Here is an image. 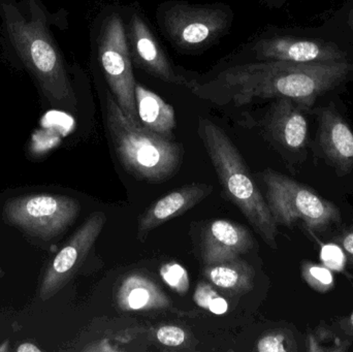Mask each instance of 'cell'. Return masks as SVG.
I'll use <instances>...</instances> for the list:
<instances>
[{"label":"cell","mask_w":353,"mask_h":352,"mask_svg":"<svg viewBox=\"0 0 353 352\" xmlns=\"http://www.w3.org/2000/svg\"><path fill=\"white\" fill-rule=\"evenodd\" d=\"M353 78L347 61L294 63L261 60L222 70L205 83H191L193 94L216 105H248L256 99H290L309 110L321 95Z\"/></svg>","instance_id":"obj_1"},{"label":"cell","mask_w":353,"mask_h":352,"mask_svg":"<svg viewBox=\"0 0 353 352\" xmlns=\"http://www.w3.org/2000/svg\"><path fill=\"white\" fill-rule=\"evenodd\" d=\"M197 132L226 196L240 209L263 241L276 249L277 223L234 143L222 128L207 118H199Z\"/></svg>","instance_id":"obj_2"},{"label":"cell","mask_w":353,"mask_h":352,"mask_svg":"<svg viewBox=\"0 0 353 352\" xmlns=\"http://www.w3.org/2000/svg\"><path fill=\"white\" fill-rule=\"evenodd\" d=\"M105 119L116 155L130 175L143 181L159 183L178 172L182 161L180 145L132 121L110 93L107 94Z\"/></svg>","instance_id":"obj_3"},{"label":"cell","mask_w":353,"mask_h":352,"mask_svg":"<svg viewBox=\"0 0 353 352\" xmlns=\"http://www.w3.org/2000/svg\"><path fill=\"white\" fill-rule=\"evenodd\" d=\"M261 177L276 223L290 227L301 221L313 231H323L341 220L339 208L334 203L292 178L270 169L263 171Z\"/></svg>","instance_id":"obj_4"},{"label":"cell","mask_w":353,"mask_h":352,"mask_svg":"<svg viewBox=\"0 0 353 352\" xmlns=\"http://www.w3.org/2000/svg\"><path fill=\"white\" fill-rule=\"evenodd\" d=\"M234 20L232 10L223 4H171L161 10L159 23L167 37L183 50H199L223 35Z\"/></svg>","instance_id":"obj_5"},{"label":"cell","mask_w":353,"mask_h":352,"mask_svg":"<svg viewBox=\"0 0 353 352\" xmlns=\"http://www.w3.org/2000/svg\"><path fill=\"white\" fill-rule=\"evenodd\" d=\"M99 59L114 99L132 121L141 123L130 45L123 21L118 14L108 17L103 23L99 39Z\"/></svg>","instance_id":"obj_6"},{"label":"cell","mask_w":353,"mask_h":352,"mask_svg":"<svg viewBox=\"0 0 353 352\" xmlns=\"http://www.w3.org/2000/svg\"><path fill=\"white\" fill-rule=\"evenodd\" d=\"M79 202L62 196H26L6 205L8 220L25 231L50 239L74 222L80 213Z\"/></svg>","instance_id":"obj_7"},{"label":"cell","mask_w":353,"mask_h":352,"mask_svg":"<svg viewBox=\"0 0 353 352\" xmlns=\"http://www.w3.org/2000/svg\"><path fill=\"white\" fill-rule=\"evenodd\" d=\"M105 222V213H95L76 231L48 269L41 284V299L47 300L55 295L74 276L103 231Z\"/></svg>","instance_id":"obj_8"},{"label":"cell","mask_w":353,"mask_h":352,"mask_svg":"<svg viewBox=\"0 0 353 352\" xmlns=\"http://www.w3.org/2000/svg\"><path fill=\"white\" fill-rule=\"evenodd\" d=\"M10 30L25 57L30 60L31 65L43 76L53 96L61 101L72 99V88L61 60L52 43L28 25L12 24Z\"/></svg>","instance_id":"obj_9"},{"label":"cell","mask_w":353,"mask_h":352,"mask_svg":"<svg viewBox=\"0 0 353 352\" xmlns=\"http://www.w3.org/2000/svg\"><path fill=\"white\" fill-rule=\"evenodd\" d=\"M257 59L294 63L347 61V54L323 39L273 37L261 39L253 47Z\"/></svg>","instance_id":"obj_10"},{"label":"cell","mask_w":353,"mask_h":352,"mask_svg":"<svg viewBox=\"0 0 353 352\" xmlns=\"http://www.w3.org/2000/svg\"><path fill=\"white\" fill-rule=\"evenodd\" d=\"M128 45L136 63L145 72L163 82L190 88L191 83L176 74L152 31L144 19L136 12L130 18Z\"/></svg>","instance_id":"obj_11"},{"label":"cell","mask_w":353,"mask_h":352,"mask_svg":"<svg viewBox=\"0 0 353 352\" xmlns=\"http://www.w3.org/2000/svg\"><path fill=\"white\" fill-rule=\"evenodd\" d=\"M319 140L325 158L345 175L353 169V132L333 105L319 109Z\"/></svg>","instance_id":"obj_12"},{"label":"cell","mask_w":353,"mask_h":352,"mask_svg":"<svg viewBox=\"0 0 353 352\" xmlns=\"http://www.w3.org/2000/svg\"><path fill=\"white\" fill-rule=\"evenodd\" d=\"M254 247V239L246 227L228 219L212 221L203 237L205 265L239 258Z\"/></svg>","instance_id":"obj_13"},{"label":"cell","mask_w":353,"mask_h":352,"mask_svg":"<svg viewBox=\"0 0 353 352\" xmlns=\"http://www.w3.org/2000/svg\"><path fill=\"white\" fill-rule=\"evenodd\" d=\"M265 127L272 138L290 151H301L308 143V123L303 110L284 97L275 99L265 116Z\"/></svg>","instance_id":"obj_14"},{"label":"cell","mask_w":353,"mask_h":352,"mask_svg":"<svg viewBox=\"0 0 353 352\" xmlns=\"http://www.w3.org/2000/svg\"><path fill=\"white\" fill-rule=\"evenodd\" d=\"M212 191L213 186L194 183L182 186L179 189L170 192L155 202L143 215L139 223V238L145 239L148 233L159 225L179 215L184 214L189 209L209 196Z\"/></svg>","instance_id":"obj_15"},{"label":"cell","mask_w":353,"mask_h":352,"mask_svg":"<svg viewBox=\"0 0 353 352\" xmlns=\"http://www.w3.org/2000/svg\"><path fill=\"white\" fill-rule=\"evenodd\" d=\"M118 307L125 312L149 311L171 307L172 300L148 277L139 273L128 275L116 295Z\"/></svg>","instance_id":"obj_16"},{"label":"cell","mask_w":353,"mask_h":352,"mask_svg":"<svg viewBox=\"0 0 353 352\" xmlns=\"http://www.w3.org/2000/svg\"><path fill=\"white\" fill-rule=\"evenodd\" d=\"M136 103L141 124L147 130L171 138L175 128L174 107L142 85H136Z\"/></svg>","instance_id":"obj_17"},{"label":"cell","mask_w":353,"mask_h":352,"mask_svg":"<svg viewBox=\"0 0 353 352\" xmlns=\"http://www.w3.org/2000/svg\"><path fill=\"white\" fill-rule=\"evenodd\" d=\"M203 273L205 278L218 289L234 293L251 291L254 282L252 267L239 258L205 265Z\"/></svg>","instance_id":"obj_18"},{"label":"cell","mask_w":353,"mask_h":352,"mask_svg":"<svg viewBox=\"0 0 353 352\" xmlns=\"http://www.w3.org/2000/svg\"><path fill=\"white\" fill-rule=\"evenodd\" d=\"M193 300L199 307L216 315H222L228 311V302L207 283H199Z\"/></svg>","instance_id":"obj_19"},{"label":"cell","mask_w":353,"mask_h":352,"mask_svg":"<svg viewBox=\"0 0 353 352\" xmlns=\"http://www.w3.org/2000/svg\"><path fill=\"white\" fill-rule=\"evenodd\" d=\"M161 279L165 284L169 285L173 291L183 296L189 289V277L186 269L178 262H168L159 270Z\"/></svg>","instance_id":"obj_20"},{"label":"cell","mask_w":353,"mask_h":352,"mask_svg":"<svg viewBox=\"0 0 353 352\" xmlns=\"http://www.w3.org/2000/svg\"><path fill=\"white\" fill-rule=\"evenodd\" d=\"M304 280L315 291L325 293L333 289L334 278L329 269L306 262L302 270Z\"/></svg>","instance_id":"obj_21"},{"label":"cell","mask_w":353,"mask_h":352,"mask_svg":"<svg viewBox=\"0 0 353 352\" xmlns=\"http://www.w3.org/2000/svg\"><path fill=\"white\" fill-rule=\"evenodd\" d=\"M256 349L259 352H288L296 351V347L292 336L282 331H274L259 339Z\"/></svg>","instance_id":"obj_22"},{"label":"cell","mask_w":353,"mask_h":352,"mask_svg":"<svg viewBox=\"0 0 353 352\" xmlns=\"http://www.w3.org/2000/svg\"><path fill=\"white\" fill-rule=\"evenodd\" d=\"M321 260L332 271H342L345 267L346 256L343 250L335 244H327L321 249Z\"/></svg>","instance_id":"obj_23"},{"label":"cell","mask_w":353,"mask_h":352,"mask_svg":"<svg viewBox=\"0 0 353 352\" xmlns=\"http://www.w3.org/2000/svg\"><path fill=\"white\" fill-rule=\"evenodd\" d=\"M157 339L165 346L179 347L187 340V334L180 327L163 326L157 331Z\"/></svg>","instance_id":"obj_24"},{"label":"cell","mask_w":353,"mask_h":352,"mask_svg":"<svg viewBox=\"0 0 353 352\" xmlns=\"http://www.w3.org/2000/svg\"><path fill=\"white\" fill-rule=\"evenodd\" d=\"M342 246L347 254L348 260H350L353 266V229L347 231L342 238Z\"/></svg>","instance_id":"obj_25"},{"label":"cell","mask_w":353,"mask_h":352,"mask_svg":"<svg viewBox=\"0 0 353 352\" xmlns=\"http://www.w3.org/2000/svg\"><path fill=\"white\" fill-rule=\"evenodd\" d=\"M340 327L346 335L353 338V312L347 318L340 320Z\"/></svg>","instance_id":"obj_26"},{"label":"cell","mask_w":353,"mask_h":352,"mask_svg":"<svg viewBox=\"0 0 353 352\" xmlns=\"http://www.w3.org/2000/svg\"><path fill=\"white\" fill-rule=\"evenodd\" d=\"M17 351L19 352H39V349L34 346V345L30 344V343H25V344L21 345Z\"/></svg>","instance_id":"obj_27"},{"label":"cell","mask_w":353,"mask_h":352,"mask_svg":"<svg viewBox=\"0 0 353 352\" xmlns=\"http://www.w3.org/2000/svg\"><path fill=\"white\" fill-rule=\"evenodd\" d=\"M286 0H265L270 8H280L285 3Z\"/></svg>","instance_id":"obj_28"},{"label":"cell","mask_w":353,"mask_h":352,"mask_svg":"<svg viewBox=\"0 0 353 352\" xmlns=\"http://www.w3.org/2000/svg\"><path fill=\"white\" fill-rule=\"evenodd\" d=\"M350 25H352V27L353 28V10H352V14H350Z\"/></svg>","instance_id":"obj_29"}]
</instances>
